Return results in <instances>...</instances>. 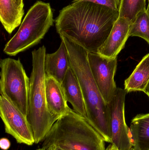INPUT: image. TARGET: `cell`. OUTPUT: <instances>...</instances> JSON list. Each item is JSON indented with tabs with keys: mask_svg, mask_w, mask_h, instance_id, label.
Wrapping results in <instances>:
<instances>
[{
	"mask_svg": "<svg viewBox=\"0 0 149 150\" xmlns=\"http://www.w3.org/2000/svg\"><path fill=\"white\" fill-rule=\"evenodd\" d=\"M70 67L68 50L64 41L61 40L56 52L45 55L44 69L46 78H53L61 83Z\"/></svg>",
	"mask_w": 149,
	"mask_h": 150,
	"instance_id": "cell-11",
	"label": "cell"
},
{
	"mask_svg": "<svg viewBox=\"0 0 149 150\" xmlns=\"http://www.w3.org/2000/svg\"><path fill=\"white\" fill-rule=\"evenodd\" d=\"M60 38L66 46L71 68L82 90L86 112V119L106 142L111 144L112 132L108 107L93 77L87 60V52L65 37Z\"/></svg>",
	"mask_w": 149,
	"mask_h": 150,
	"instance_id": "cell-2",
	"label": "cell"
},
{
	"mask_svg": "<svg viewBox=\"0 0 149 150\" xmlns=\"http://www.w3.org/2000/svg\"><path fill=\"white\" fill-rule=\"evenodd\" d=\"M0 116L5 131L13 137L17 142L31 146L34 136L27 116L3 96H0Z\"/></svg>",
	"mask_w": 149,
	"mask_h": 150,
	"instance_id": "cell-9",
	"label": "cell"
},
{
	"mask_svg": "<svg viewBox=\"0 0 149 150\" xmlns=\"http://www.w3.org/2000/svg\"><path fill=\"white\" fill-rule=\"evenodd\" d=\"M131 22L127 18L119 17L115 22L109 37L98 53L104 57L117 58L120 52L125 47L129 37Z\"/></svg>",
	"mask_w": 149,
	"mask_h": 150,
	"instance_id": "cell-10",
	"label": "cell"
},
{
	"mask_svg": "<svg viewBox=\"0 0 149 150\" xmlns=\"http://www.w3.org/2000/svg\"><path fill=\"white\" fill-rule=\"evenodd\" d=\"M129 135L134 150H149V113L136 115L131 121Z\"/></svg>",
	"mask_w": 149,
	"mask_h": 150,
	"instance_id": "cell-15",
	"label": "cell"
},
{
	"mask_svg": "<svg viewBox=\"0 0 149 150\" xmlns=\"http://www.w3.org/2000/svg\"><path fill=\"white\" fill-rule=\"evenodd\" d=\"M79 1L92 2L100 5L106 6L115 10L119 11L121 0H73V1Z\"/></svg>",
	"mask_w": 149,
	"mask_h": 150,
	"instance_id": "cell-19",
	"label": "cell"
},
{
	"mask_svg": "<svg viewBox=\"0 0 149 150\" xmlns=\"http://www.w3.org/2000/svg\"><path fill=\"white\" fill-rule=\"evenodd\" d=\"M149 82V53L145 55L131 75L125 81V89L128 93L144 91Z\"/></svg>",
	"mask_w": 149,
	"mask_h": 150,
	"instance_id": "cell-16",
	"label": "cell"
},
{
	"mask_svg": "<svg viewBox=\"0 0 149 150\" xmlns=\"http://www.w3.org/2000/svg\"><path fill=\"white\" fill-rule=\"evenodd\" d=\"M146 11L139 13L131 23L129 37H140L149 44V16Z\"/></svg>",
	"mask_w": 149,
	"mask_h": 150,
	"instance_id": "cell-18",
	"label": "cell"
},
{
	"mask_svg": "<svg viewBox=\"0 0 149 150\" xmlns=\"http://www.w3.org/2000/svg\"><path fill=\"white\" fill-rule=\"evenodd\" d=\"M36 150H45L43 149H42V148H40V149H36Z\"/></svg>",
	"mask_w": 149,
	"mask_h": 150,
	"instance_id": "cell-25",
	"label": "cell"
},
{
	"mask_svg": "<svg viewBox=\"0 0 149 150\" xmlns=\"http://www.w3.org/2000/svg\"><path fill=\"white\" fill-rule=\"evenodd\" d=\"M45 150H64L60 148H57V147H55V146H51V147H49L48 149H46Z\"/></svg>",
	"mask_w": 149,
	"mask_h": 150,
	"instance_id": "cell-22",
	"label": "cell"
},
{
	"mask_svg": "<svg viewBox=\"0 0 149 150\" xmlns=\"http://www.w3.org/2000/svg\"><path fill=\"white\" fill-rule=\"evenodd\" d=\"M119 11L87 1H73L59 11L55 20L57 33L87 52L98 53L106 41Z\"/></svg>",
	"mask_w": 149,
	"mask_h": 150,
	"instance_id": "cell-1",
	"label": "cell"
},
{
	"mask_svg": "<svg viewBox=\"0 0 149 150\" xmlns=\"http://www.w3.org/2000/svg\"><path fill=\"white\" fill-rule=\"evenodd\" d=\"M61 84L66 101L71 103L75 112L86 118L82 90L78 80L71 67L67 70Z\"/></svg>",
	"mask_w": 149,
	"mask_h": 150,
	"instance_id": "cell-13",
	"label": "cell"
},
{
	"mask_svg": "<svg viewBox=\"0 0 149 150\" xmlns=\"http://www.w3.org/2000/svg\"><path fill=\"white\" fill-rule=\"evenodd\" d=\"M87 58L94 79L104 100L109 103L117 88L114 80L117 58H107L98 53L87 52Z\"/></svg>",
	"mask_w": 149,
	"mask_h": 150,
	"instance_id": "cell-8",
	"label": "cell"
},
{
	"mask_svg": "<svg viewBox=\"0 0 149 150\" xmlns=\"http://www.w3.org/2000/svg\"><path fill=\"white\" fill-rule=\"evenodd\" d=\"M32 54V70L30 77L27 119L33 133L35 143L43 142L53 125L59 119L52 114L47 107L44 69L46 48L35 49Z\"/></svg>",
	"mask_w": 149,
	"mask_h": 150,
	"instance_id": "cell-4",
	"label": "cell"
},
{
	"mask_svg": "<svg viewBox=\"0 0 149 150\" xmlns=\"http://www.w3.org/2000/svg\"><path fill=\"white\" fill-rule=\"evenodd\" d=\"M106 150H119L115 146H114L113 144H110L108 145L107 148H106Z\"/></svg>",
	"mask_w": 149,
	"mask_h": 150,
	"instance_id": "cell-21",
	"label": "cell"
},
{
	"mask_svg": "<svg viewBox=\"0 0 149 150\" xmlns=\"http://www.w3.org/2000/svg\"><path fill=\"white\" fill-rule=\"evenodd\" d=\"M45 94L48 109L54 116L59 118L71 109L67 105L61 83L53 78H46Z\"/></svg>",
	"mask_w": 149,
	"mask_h": 150,
	"instance_id": "cell-12",
	"label": "cell"
},
{
	"mask_svg": "<svg viewBox=\"0 0 149 150\" xmlns=\"http://www.w3.org/2000/svg\"><path fill=\"white\" fill-rule=\"evenodd\" d=\"M0 93L27 116L29 108L30 78L20 59L1 60Z\"/></svg>",
	"mask_w": 149,
	"mask_h": 150,
	"instance_id": "cell-6",
	"label": "cell"
},
{
	"mask_svg": "<svg viewBox=\"0 0 149 150\" xmlns=\"http://www.w3.org/2000/svg\"><path fill=\"white\" fill-rule=\"evenodd\" d=\"M15 1H23V0H15Z\"/></svg>",
	"mask_w": 149,
	"mask_h": 150,
	"instance_id": "cell-27",
	"label": "cell"
},
{
	"mask_svg": "<svg viewBox=\"0 0 149 150\" xmlns=\"http://www.w3.org/2000/svg\"><path fill=\"white\" fill-rule=\"evenodd\" d=\"M10 142L8 139L2 138L0 140V147L3 150H8L10 148Z\"/></svg>",
	"mask_w": 149,
	"mask_h": 150,
	"instance_id": "cell-20",
	"label": "cell"
},
{
	"mask_svg": "<svg viewBox=\"0 0 149 150\" xmlns=\"http://www.w3.org/2000/svg\"><path fill=\"white\" fill-rule=\"evenodd\" d=\"M105 140L85 118L72 109L54 123L43 142L42 149L106 150Z\"/></svg>",
	"mask_w": 149,
	"mask_h": 150,
	"instance_id": "cell-3",
	"label": "cell"
},
{
	"mask_svg": "<svg viewBox=\"0 0 149 150\" xmlns=\"http://www.w3.org/2000/svg\"><path fill=\"white\" fill-rule=\"evenodd\" d=\"M146 11H147V13H148V15L149 16V0H148V8H147Z\"/></svg>",
	"mask_w": 149,
	"mask_h": 150,
	"instance_id": "cell-24",
	"label": "cell"
},
{
	"mask_svg": "<svg viewBox=\"0 0 149 150\" xmlns=\"http://www.w3.org/2000/svg\"><path fill=\"white\" fill-rule=\"evenodd\" d=\"M146 10V0H121L119 17L127 18L132 23L139 13Z\"/></svg>",
	"mask_w": 149,
	"mask_h": 150,
	"instance_id": "cell-17",
	"label": "cell"
},
{
	"mask_svg": "<svg viewBox=\"0 0 149 150\" xmlns=\"http://www.w3.org/2000/svg\"><path fill=\"white\" fill-rule=\"evenodd\" d=\"M24 7L23 1L0 0V20L9 34L21 24L24 14Z\"/></svg>",
	"mask_w": 149,
	"mask_h": 150,
	"instance_id": "cell-14",
	"label": "cell"
},
{
	"mask_svg": "<svg viewBox=\"0 0 149 150\" xmlns=\"http://www.w3.org/2000/svg\"><path fill=\"white\" fill-rule=\"evenodd\" d=\"M53 23L50 4L37 1L28 11L17 32L6 44L3 52L7 55L15 56L37 45Z\"/></svg>",
	"mask_w": 149,
	"mask_h": 150,
	"instance_id": "cell-5",
	"label": "cell"
},
{
	"mask_svg": "<svg viewBox=\"0 0 149 150\" xmlns=\"http://www.w3.org/2000/svg\"><path fill=\"white\" fill-rule=\"evenodd\" d=\"M143 92L148 95V96L149 98V82L148 84V86H147V87H146V89H145V90H144Z\"/></svg>",
	"mask_w": 149,
	"mask_h": 150,
	"instance_id": "cell-23",
	"label": "cell"
},
{
	"mask_svg": "<svg viewBox=\"0 0 149 150\" xmlns=\"http://www.w3.org/2000/svg\"><path fill=\"white\" fill-rule=\"evenodd\" d=\"M129 150H134V149H133V148H132V149H131Z\"/></svg>",
	"mask_w": 149,
	"mask_h": 150,
	"instance_id": "cell-26",
	"label": "cell"
},
{
	"mask_svg": "<svg viewBox=\"0 0 149 150\" xmlns=\"http://www.w3.org/2000/svg\"><path fill=\"white\" fill-rule=\"evenodd\" d=\"M125 89L117 87L113 99L107 103L109 112L112 132L111 144L119 150H129L133 148L129 135V128L125 117Z\"/></svg>",
	"mask_w": 149,
	"mask_h": 150,
	"instance_id": "cell-7",
	"label": "cell"
}]
</instances>
